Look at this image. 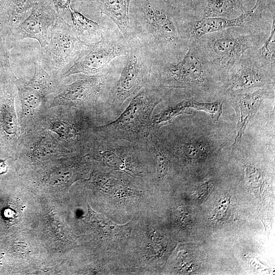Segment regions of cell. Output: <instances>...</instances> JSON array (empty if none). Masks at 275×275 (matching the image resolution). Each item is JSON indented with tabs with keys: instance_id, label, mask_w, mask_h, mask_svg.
I'll return each instance as SVG.
<instances>
[{
	"instance_id": "obj_17",
	"label": "cell",
	"mask_w": 275,
	"mask_h": 275,
	"mask_svg": "<svg viewBox=\"0 0 275 275\" xmlns=\"http://www.w3.org/2000/svg\"><path fill=\"white\" fill-rule=\"evenodd\" d=\"M34 0H0V22L9 32L30 14Z\"/></svg>"
},
{
	"instance_id": "obj_8",
	"label": "cell",
	"mask_w": 275,
	"mask_h": 275,
	"mask_svg": "<svg viewBox=\"0 0 275 275\" xmlns=\"http://www.w3.org/2000/svg\"><path fill=\"white\" fill-rule=\"evenodd\" d=\"M187 45V51L181 60L153 65L155 85L169 89H187L204 82L207 63L195 42Z\"/></svg>"
},
{
	"instance_id": "obj_9",
	"label": "cell",
	"mask_w": 275,
	"mask_h": 275,
	"mask_svg": "<svg viewBox=\"0 0 275 275\" xmlns=\"http://www.w3.org/2000/svg\"><path fill=\"white\" fill-rule=\"evenodd\" d=\"M89 44L79 38L61 14L51 30L48 45L41 49L40 60L44 69L57 78L63 68Z\"/></svg>"
},
{
	"instance_id": "obj_19",
	"label": "cell",
	"mask_w": 275,
	"mask_h": 275,
	"mask_svg": "<svg viewBox=\"0 0 275 275\" xmlns=\"http://www.w3.org/2000/svg\"><path fill=\"white\" fill-rule=\"evenodd\" d=\"M74 30L84 42L93 43L100 40L104 26L88 18L73 8L69 11Z\"/></svg>"
},
{
	"instance_id": "obj_10",
	"label": "cell",
	"mask_w": 275,
	"mask_h": 275,
	"mask_svg": "<svg viewBox=\"0 0 275 275\" xmlns=\"http://www.w3.org/2000/svg\"><path fill=\"white\" fill-rule=\"evenodd\" d=\"M261 18L252 9L246 10L233 19L221 17H204L190 20L182 13L177 17L181 37L185 45L194 42L202 37L231 27L247 28Z\"/></svg>"
},
{
	"instance_id": "obj_20",
	"label": "cell",
	"mask_w": 275,
	"mask_h": 275,
	"mask_svg": "<svg viewBox=\"0 0 275 275\" xmlns=\"http://www.w3.org/2000/svg\"><path fill=\"white\" fill-rule=\"evenodd\" d=\"M257 55L254 58L262 65L269 68L274 69L275 61V20L273 21L270 35L262 46L257 50Z\"/></svg>"
},
{
	"instance_id": "obj_15",
	"label": "cell",
	"mask_w": 275,
	"mask_h": 275,
	"mask_svg": "<svg viewBox=\"0 0 275 275\" xmlns=\"http://www.w3.org/2000/svg\"><path fill=\"white\" fill-rule=\"evenodd\" d=\"M77 1L93 5L99 10L101 16L104 15L109 18L127 41L132 37L129 21L131 0Z\"/></svg>"
},
{
	"instance_id": "obj_2",
	"label": "cell",
	"mask_w": 275,
	"mask_h": 275,
	"mask_svg": "<svg viewBox=\"0 0 275 275\" xmlns=\"http://www.w3.org/2000/svg\"><path fill=\"white\" fill-rule=\"evenodd\" d=\"M171 89L152 85L144 88L130 100L121 113L113 120L94 126L96 133L144 144L152 131V113Z\"/></svg>"
},
{
	"instance_id": "obj_13",
	"label": "cell",
	"mask_w": 275,
	"mask_h": 275,
	"mask_svg": "<svg viewBox=\"0 0 275 275\" xmlns=\"http://www.w3.org/2000/svg\"><path fill=\"white\" fill-rule=\"evenodd\" d=\"M193 109L204 111L216 123L223 112V103L220 101L201 102L194 98H186L178 102L169 104L156 115H152L151 128L152 132L171 123L176 117L185 114H191Z\"/></svg>"
},
{
	"instance_id": "obj_18",
	"label": "cell",
	"mask_w": 275,
	"mask_h": 275,
	"mask_svg": "<svg viewBox=\"0 0 275 275\" xmlns=\"http://www.w3.org/2000/svg\"><path fill=\"white\" fill-rule=\"evenodd\" d=\"M202 15L204 17L233 19L246 11L244 0H201Z\"/></svg>"
},
{
	"instance_id": "obj_5",
	"label": "cell",
	"mask_w": 275,
	"mask_h": 275,
	"mask_svg": "<svg viewBox=\"0 0 275 275\" xmlns=\"http://www.w3.org/2000/svg\"><path fill=\"white\" fill-rule=\"evenodd\" d=\"M87 151L105 167L133 178L142 176L151 167V155L146 143L135 144L94 132Z\"/></svg>"
},
{
	"instance_id": "obj_3",
	"label": "cell",
	"mask_w": 275,
	"mask_h": 275,
	"mask_svg": "<svg viewBox=\"0 0 275 275\" xmlns=\"http://www.w3.org/2000/svg\"><path fill=\"white\" fill-rule=\"evenodd\" d=\"M119 73L111 68L101 73L88 75L65 86L51 106L68 105L84 112L102 115L108 122L114 119L111 91Z\"/></svg>"
},
{
	"instance_id": "obj_11",
	"label": "cell",
	"mask_w": 275,
	"mask_h": 275,
	"mask_svg": "<svg viewBox=\"0 0 275 275\" xmlns=\"http://www.w3.org/2000/svg\"><path fill=\"white\" fill-rule=\"evenodd\" d=\"M61 14L51 0H34L30 14L10 33L15 40L36 39L43 49L48 45L51 30Z\"/></svg>"
},
{
	"instance_id": "obj_12",
	"label": "cell",
	"mask_w": 275,
	"mask_h": 275,
	"mask_svg": "<svg viewBox=\"0 0 275 275\" xmlns=\"http://www.w3.org/2000/svg\"><path fill=\"white\" fill-rule=\"evenodd\" d=\"M15 83L23 112L25 114L34 112L45 96L55 92L58 88L57 81L40 65L34 67V74L32 79H16Z\"/></svg>"
},
{
	"instance_id": "obj_24",
	"label": "cell",
	"mask_w": 275,
	"mask_h": 275,
	"mask_svg": "<svg viewBox=\"0 0 275 275\" xmlns=\"http://www.w3.org/2000/svg\"><path fill=\"white\" fill-rule=\"evenodd\" d=\"M182 1L184 10L187 11L189 9L192 10L194 8V0H182Z\"/></svg>"
},
{
	"instance_id": "obj_25",
	"label": "cell",
	"mask_w": 275,
	"mask_h": 275,
	"mask_svg": "<svg viewBox=\"0 0 275 275\" xmlns=\"http://www.w3.org/2000/svg\"><path fill=\"white\" fill-rule=\"evenodd\" d=\"M172 6H174L177 9H181L183 8V1L182 0H166Z\"/></svg>"
},
{
	"instance_id": "obj_16",
	"label": "cell",
	"mask_w": 275,
	"mask_h": 275,
	"mask_svg": "<svg viewBox=\"0 0 275 275\" xmlns=\"http://www.w3.org/2000/svg\"><path fill=\"white\" fill-rule=\"evenodd\" d=\"M264 94V91L259 90L253 93L238 94L232 96L237 120V134L233 144V147L241 142L245 129L249 122L259 108Z\"/></svg>"
},
{
	"instance_id": "obj_14",
	"label": "cell",
	"mask_w": 275,
	"mask_h": 275,
	"mask_svg": "<svg viewBox=\"0 0 275 275\" xmlns=\"http://www.w3.org/2000/svg\"><path fill=\"white\" fill-rule=\"evenodd\" d=\"M267 68L271 69L262 65L254 57H246L244 54L228 72L229 90L239 92L262 86L268 79Z\"/></svg>"
},
{
	"instance_id": "obj_22",
	"label": "cell",
	"mask_w": 275,
	"mask_h": 275,
	"mask_svg": "<svg viewBox=\"0 0 275 275\" xmlns=\"http://www.w3.org/2000/svg\"><path fill=\"white\" fill-rule=\"evenodd\" d=\"M57 10L61 13V11L67 10L68 11L72 8V0H51Z\"/></svg>"
},
{
	"instance_id": "obj_4",
	"label": "cell",
	"mask_w": 275,
	"mask_h": 275,
	"mask_svg": "<svg viewBox=\"0 0 275 275\" xmlns=\"http://www.w3.org/2000/svg\"><path fill=\"white\" fill-rule=\"evenodd\" d=\"M128 43V51L122 69L111 91V111L115 119L141 90L156 85L152 61L135 38L132 37Z\"/></svg>"
},
{
	"instance_id": "obj_1",
	"label": "cell",
	"mask_w": 275,
	"mask_h": 275,
	"mask_svg": "<svg viewBox=\"0 0 275 275\" xmlns=\"http://www.w3.org/2000/svg\"><path fill=\"white\" fill-rule=\"evenodd\" d=\"M179 10L166 0H131L129 21L132 36L153 62H174L181 59L185 46L180 34Z\"/></svg>"
},
{
	"instance_id": "obj_21",
	"label": "cell",
	"mask_w": 275,
	"mask_h": 275,
	"mask_svg": "<svg viewBox=\"0 0 275 275\" xmlns=\"http://www.w3.org/2000/svg\"><path fill=\"white\" fill-rule=\"evenodd\" d=\"M2 113L3 125L8 134H14L17 131V122L14 106V97L11 95L5 99Z\"/></svg>"
},
{
	"instance_id": "obj_26",
	"label": "cell",
	"mask_w": 275,
	"mask_h": 275,
	"mask_svg": "<svg viewBox=\"0 0 275 275\" xmlns=\"http://www.w3.org/2000/svg\"><path fill=\"white\" fill-rule=\"evenodd\" d=\"M8 171V166L7 162L3 160H0V175L6 173Z\"/></svg>"
},
{
	"instance_id": "obj_23",
	"label": "cell",
	"mask_w": 275,
	"mask_h": 275,
	"mask_svg": "<svg viewBox=\"0 0 275 275\" xmlns=\"http://www.w3.org/2000/svg\"><path fill=\"white\" fill-rule=\"evenodd\" d=\"M15 211L11 208H5L3 211V215L6 218H11L15 215Z\"/></svg>"
},
{
	"instance_id": "obj_6",
	"label": "cell",
	"mask_w": 275,
	"mask_h": 275,
	"mask_svg": "<svg viewBox=\"0 0 275 275\" xmlns=\"http://www.w3.org/2000/svg\"><path fill=\"white\" fill-rule=\"evenodd\" d=\"M245 28L231 27L206 35L194 42L208 64L228 72L260 40Z\"/></svg>"
},
{
	"instance_id": "obj_7",
	"label": "cell",
	"mask_w": 275,
	"mask_h": 275,
	"mask_svg": "<svg viewBox=\"0 0 275 275\" xmlns=\"http://www.w3.org/2000/svg\"><path fill=\"white\" fill-rule=\"evenodd\" d=\"M129 48L128 41L119 31L104 27L98 41L90 43L81 52L61 79L77 74L93 75L109 70L115 59L125 57Z\"/></svg>"
}]
</instances>
